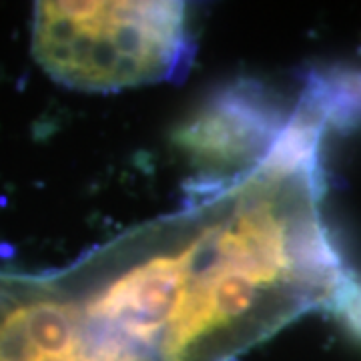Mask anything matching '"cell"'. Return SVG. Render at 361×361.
<instances>
[{"label": "cell", "instance_id": "1", "mask_svg": "<svg viewBox=\"0 0 361 361\" xmlns=\"http://www.w3.org/2000/svg\"><path fill=\"white\" fill-rule=\"evenodd\" d=\"M323 101L303 89L251 173L56 269L129 361H235L351 283L322 211Z\"/></svg>", "mask_w": 361, "mask_h": 361}, {"label": "cell", "instance_id": "2", "mask_svg": "<svg viewBox=\"0 0 361 361\" xmlns=\"http://www.w3.org/2000/svg\"><path fill=\"white\" fill-rule=\"evenodd\" d=\"M183 2H40L32 52L56 82L80 90L179 80L195 56Z\"/></svg>", "mask_w": 361, "mask_h": 361}, {"label": "cell", "instance_id": "3", "mask_svg": "<svg viewBox=\"0 0 361 361\" xmlns=\"http://www.w3.org/2000/svg\"><path fill=\"white\" fill-rule=\"evenodd\" d=\"M291 118L277 94L253 78L219 87L175 130L173 141L195 169L187 201L217 193L269 155Z\"/></svg>", "mask_w": 361, "mask_h": 361}, {"label": "cell", "instance_id": "4", "mask_svg": "<svg viewBox=\"0 0 361 361\" xmlns=\"http://www.w3.org/2000/svg\"><path fill=\"white\" fill-rule=\"evenodd\" d=\"M0 361H129L97 336L56 271L0 267Z\"/></svg>", "mask_w": 361, "mask_h": 361}, {"label": "cell", "instance_id": "5", "mask_svg": "<svg viewBox=\"0 0 361 361\" xmlns=\"http://www.w3.org/2000/svg\"><path fill=\"white\" fill-rule=\"evenodd\" d=\"M336 313L353 334L361 337V279L353 277L343 297L337 303Z\"/></svg>", "mask_w": 361, "mask_h": 361}]
</instances>
